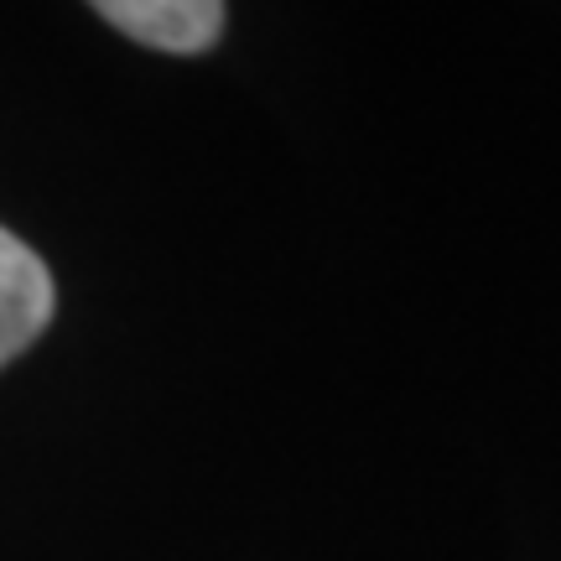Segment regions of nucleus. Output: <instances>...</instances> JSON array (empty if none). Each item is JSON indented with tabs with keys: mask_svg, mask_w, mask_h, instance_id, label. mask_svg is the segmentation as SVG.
Listing matches in <instances>:
<instances>
[{
	"mask_svg": "<svg viewBox=\"0 0 561 561\" xmlns=\"http://www.w3.org/2000/svg\"><path fill=\"white\" fill-rule=\"evenodd\" d=\"M115 32L157 53H208L224 32V0H89Z\"/></svg>",
	"mask_w": 561,
	"mask_h": 561,
	"instance_id": "nucleus-1",
	"label": "nucleus"
},
{
	"mask_svg": "<svg viewBox=\"0 0 561 561\" xmlns=\"http://www.w3.org/2000/svg\"><path fill=\"white\" fill-rule=\"evenodd\" d=\"M53 307H58V291L37 250L21 244L11 229H0V369L42 339Z\"/></svg>",
	"mask_w": 561,
	"mask_h": 561,
	"instance_id": "nucleus-2",
	"label": "nucleus"
}]
</instances>
